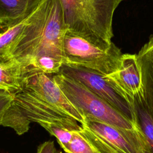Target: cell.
Returning a JSON list of instances; mask_svg holds the SVG:
<instances>
[{"label": "cell", "mask_w": 153, "mask_h": 153, "mask_svg": "<svg viewBox=\"0 0 153 153\" xmlns=\"http://www.w3.org/2000/svg\"><path fill=\"white\" fill-rule=\"evenodd\" d=\"M66 30L60 1L43 0L12 51V59L19 64L23 79L34 75L38 63L46 57L63 62Z\"/></svg>", "instance_id": "obj_1"}, {"label": "cell", "mask_w": 153, "mask_h": 153, "mask_svg": "<svg viewBox=\"0 0 153 153\" xmlns=\"http://www.w3.org/2000/svg\"><path fill=\"white\" fill-rule=\"evenodd\" d=\"M34 12L19 23L8 27L0 32V64L6 63L13 60L12 51L30 21Z\"/></svg>", "instance_id": "obj_12"}, {"label": "cell", "mask_w": 153, "mask_h": 153, "mask_svg": "<svg viewBox=\"0 0 153 153\" xmlns=\"http://www.w3.org/2000/svg\"><path fill=\"white\" fill-rule=\"evenodd\" d=\"M136 55L142 75L143 102L153 120V35Z\"/></svg>", "instance_id": "obj_10"}, {"label": "cell", "mask_w": 153, "mask_h": 153, "mask_svg": "<svg viewBox=\"0 0 153 153\" xmlns=\"http://www.w3.org/2000/svg\"><path fill=\"white\" fill-rule=\"evenodd\" d=\"M69 30L97 47L112 43L114 12L123 0H59Z\"/></svg>", "instance_id": "obj_2"}, {"label": "cell", "mask_w": 153, "mask_h": 153, "mask_svg": "<svg viewBox=\"0 0 153 153\" xmlns=\"http://www.w3.org/2000/svg\"><path fill=\"white\" fill-rule=\"evenodd\" d=\"M52 78L83 117L88 115L115 127L141 131L139 127L79 82L60 73L52 75Z\"/></svg>", "instance_id": "obj_4"}, {"label": "cell", "mask_w": 153, "mask_h": 153, "mask_svg": "<svg viewBox=\"0 0 153 153\" xmlns=\"http://www.w3.org/2000/svg\"><path fill=\"white\" fill-rule=\"evenodd\" d=\"M14 99V94L0 88V126L4 114Z\"/></svg>", "instance_id": "obj_15"}, {"label": "cell", "mask_w": 153, "mask_h": 153, "mask_svg": "<svg viewBox=\"0 0 153 153\" xmlns=\"http://www.w3.org/2000/svg\"><path fill=\"white\" fill-rule=\"evenodd\" d=\"M58 73L79 82L138 126L134 108L103 76L89 69L64 63Z\"/></svg>", "instance_id": "obj_5"}, {"label": "cell", "mask_w": 153, "mask_h": 153, "mask_svg": "<svg viewBox=\"0 0 153 153\" xmlns=\"http://www.w3.org/2000/svg\"><path fill=\"white\" fill-rule=\"evenodd\" d=\"M23 78L19 64L12 60L0 64V88L15 94L22 89Z\"/></svg>", "instance_id": "obj_13"}, {"label": "cell", "mask_w": 153, "mask_h": 153, "mask_svg": "<svg viewBox=\"0 0 153 153\" xmlns=\"http://www.w3.org/2000/svg\"><path fill=\"white\" fill-rule=\"evenodd\" d=\"M4 29H5V27H4V26H3V25H2V22H1V20H0V32H2Z\"/></svg>", "instance_id": "obj_17"}, {"label": "cell", "mask_w": 153, "mask_h": 153, "mask_svg": "<svg viewBox=\"0 0 153 153\" xmlns=\"http://www.w3.org/2000/svg\"><path fill=\"white\" fill-rule=\"evenodd\" d=\"M134 101L137 124L145 139L148 148L146 153H153V120L144 106L142 93L136 96Z\"/></svg>", "instance_id": "obj_14"}, {"label": "cell", "mask_w": 153, "mask_h": 153, "mask_svg": "<svg viewBox=\"0 0 153 153\" xmlns=\"http://www.w3.org/2000/svg\"><path fill=\"white\" fill-rule=\"evenodd\" d=\"M63 63L89 69L102 76L117 71L123 56L113 42L108 48H101L69 30L63 37Z\"/></svg>", "instance_id": "obj_3"}, {"label": "cell", "mask_w": 153, "mask_h": 153, "mask_svg": "<svg viewBox=\"0 0 153 153\" xmlns=\"http://www.w3.org/2000/svg\"><path fill=\"white\" fill-rule=\"evenodd\" d=\"M103 76L134 108V97L142 91V75L136 55L123 54L119 69Z\"/></svg>", "instance_id": "obj_8"}, {"label": "cell", "mask_w": 153, "mask_h": 153, "mask_svg": "<svg viewBox=\"0 0 153 153\" xmlns=\"http://www.w3.org/2000/svg\"><path fill=\"white\" fill-rule=\"evenodd\" d=\"M22 89L42 99L63 114L75 120L79 124L84 117L70 102L54 81L52 75L36 74L23 79Z\"/></svg>", "instance_id": "obj_7"}, {"label": "cell", "mask_w": 153, "mask_h": 153, "mask_svg": "<svg viewBox=\"0 0 153 153\" xmlns=\"http://www.w3.org/2000/svg\"><path fill=\"white\" fill-rule=\"evenodd\" d=\"M43 0H0V20L5 28L28 17Z\"/></svg>", "instance_id": "obj_11"}, {"label": "cell", "mask_w": 153, "mask_h": 153, "mask_svg": "<svg viewBox=\"0 0 153 153\" xmlns=\"http://www.w3.org/2000/svg\"><path fill=\"white\" fill-rule=\"evenodd\" d=\"M83 125L106 141L119 153H146L145 139L140 130L115 127L90 116H84Z\"/></svg>", "instance_id": "obj_6"}, {"label": "cell", "mask_w": 153, "mask_h": 153, "mask_svg": "<svg viewBox=\"0 0 153 153\" xmlns=\"http://www.w3.org/2000/svg\"><path fill=\"white\" fill-rule=\"evenodd\" d=\"M36 153H62L55 146L54 141L48 140L38 146Z\"/></svg>", "instance_id": "obj_16"}, {"label": "cell", "mask_w": 153, "mask_h": 153, "mask_svg": "<svg viewBox=\"0 0 153 153\" xmlns=\"http://www.w3.org/2000/svg\"><path fill=\"white\" fill-rule=\"evenodd\" d=\"M80 125L72 130L70 140L62 147L65 153H119L89 128Z\"/></svg>", "instance_id": "obj_9"}]
</instances>
